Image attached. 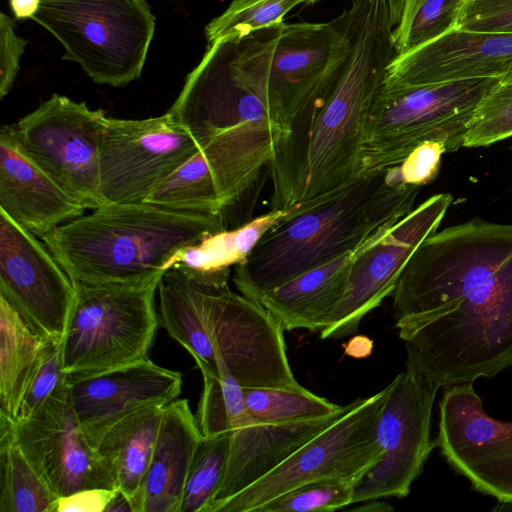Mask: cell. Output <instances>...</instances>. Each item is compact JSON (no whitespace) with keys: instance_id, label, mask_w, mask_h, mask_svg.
I'll list each match as a JSON object with an SVG mask.
<instances>
[{"instance_id":"1","label":"cell","mask_w":512,"mask_h":512,"mask_svg":"<svg viewBox=\"0 0 512 512\" xmlns=\"http://www.w3.org/2000/svg\"><path fill=\"white\" fill-rule=\"evenodd\" d=\"M407 360L439 387L512 366V224L478 217L436 231L392 293Z\"/></svg>"},{"instance_id":"2","label":"cell","mask_w":512,"mask_h":512,"mask_svg":"<svg viewBox=\"0 0 512 512\" xmlns=\"http://www.w3.org/2000/svg\"><path fill=\"white\" fill-rule=\"evenodd\" d=\"M344 40L324 76L278 140L270 209L288 210L361 175L366 119L395 56L388 0H353Z\"/></svg>"},{"instance_id":"3","label":"cell","mask_w":512,"mask_h":512,"mask_svg":"<svg viewBox=\"0 0 512 512\" xmlns=\"http://www.w3.org/2000/svg\"><path fill=\"white\" fill-rule=\"evenodd\" d=\"M419 189L398 183L390 167L296 205L234 266L233 283L242 295L258 301L398 221L413 209Z\"/></svg>"},{"instance_id":"4","label":"cell","mask_w":512,"mask_h":512,"mask_svg":"<svg viewBox=\"0 0 512 512\" xmlns=\"http://www.w3.org/2000/svg\"><path fill=\"white\" fill-rule=\"evenodd\" d=\"M223 229L229 228L221 217L110 203L41 240L72 281L142 286L159 282L179 251Z\"/></svg>"},{"instance_id":"5","label":"cell","mask_w":512,"mask_h":512,"mask_svg":"<svg viewBox=\"0 0 512 512\" xmlns=\"http://www.w3.org/2000/svg\"><path fill=\"white\" fill-rule=\"evenodd\" d=\"M484 78L419 86H387L376 92L366 119L361 175L400 165L420 144L464 147L476 109L499 82Z\"/></svg>"},{"instance_id":"6","label":"cell","mask_w":512,"mask_h":512,"mask_svg":"<svg viewBox=\"0 0 512 512\" xmlns=\"http://www.w3.org/2000/svg\"><path fill=\"white\" fill-rule=\"evenodd\" d=\"M32 20L98 84L124 86L142 73L155 31L145 0H40Z\"/></svg>"},{"instance_id":"7","label":"cell","mask_w":512,"mask_h":512,"mask_svg":"<svg viewBox=\"0 0 512 512\" xmlns=\"http://www.w3.org/2000/svg\"><path fill=\"white\" fill-rule=\"evenodd\" d=\"M62 339L66 378L84 377L148 359L159 317V282L142 286L75 282Z\"/></svg>"},{"instance_id":"8","label":"cell","mask_w":512,"mask_h":512,"mask_svg":"<svg viewBox=\"0 0 512 512\" xmlns=\"http://www.w3.org/2000/svg\"><path fill=\"white\" fill-rule=\"evenodd\" d=\"M236 40L237 66L286 133L341 50L343 15L326 23L283 22Z\"/></svg>"},{"instance_id":"9","label":"cell","mask_w":512,"mask_h":512,"mask_svg":"<svg viewBox=\"0 0 512 512\" xmlns=\"http://www.w3.org/2000/svg\"><path fill=\"white\" fill-rule=\"evenodd\" d=\"M389 384L359 398L329 426L300 446L279 466L208 512H257L272 499L303 484L328 479L360 480L382 455L376 429Z\"/></svg>"},{"instance_id":"10","label":"cell","mask_w":512,"mask_h":512,"mask_svg":"<svg viewBox=\"0 0 512 512\" xmlns=\"http://www.w3.org/2000/svg\"><path fill=\"white\" fill-rule=\"evenodd\" d=\"M197 284L218 374L241 387L303 388L288 361L284 329L270 312L228 286Z\"/></svg>"},{"instance_id":"11","label":"cell","mask_w":512,"mask_h":512,"mask_svg":"<svg viewBox=\"0 0 512 512\" xmlns=\"http://www.w3.org/2000/svg\"><path fill=\"white\" fill-rule=\"evenodd\" d=\"M108 117L53 94L11 124L22 150L86 209L103 205L99 148Z\"/></svg>"},{"instance_id":"12","label":"cell","mask_w":512,"mask_h":512,"mask_svg":"<svg viewBox=\"0 0 512 512\" xmlns=\"http://www.w3.org/2000/svg\"><path fill=\"white\" fill-rule=\"evenodd\" d=\"M440 387L413 362L389 383L376 437L383 450L355 486L352 504L404 498L436 443L431 439L434 400Z\"/></svg>"},{"instance_id":"13","label":"cell","mask_w":512,"mask_h":512,"mask_svg":"<svg viewBox=\"0 0 512 512\" xmlns=\"http://www.w3.org/2000/svg\"><path fill=\"white\" fill-rule=\"evenodd\" d=\"M451 202L449 193L431 196L356 250L345 292L320 332L321 339H339L357 332L363 317L392 295L406 263L438 230Z\"/></svg>"},{"instance_id":"14","label":"cell","mask_w":512,"mask_h":512,"mask_svg":"<svg viewBox=\"0 0 512 512\" xmlns=\"http://www.w3.org/2000/svg\"><path fill=\"white\" fill-rule=\"evenodd\" d=\"M200 149L167 112L140 120L108 118L99 148L103 203L145 202Z\"/></svg>"},{"instance_id":"15","label":"cell","mask_w":512,"mask_h":512,"mask_svg":"<svg viewBox=\"0 0 512 512\" xmlns=\"http://www.w3.org/2000/svg\"><path fill=\"white\" fill-rule=\"evenodd\" d=\"M435 443L474 489L512 508V421L490 416L473 383L444 389Z\"/></svg>"},{"instance_id":"16","label":"cell","mask_w":512,"mask_h":512,"mask_svg":"<svg viewBox=\"0 0 512 512\" xmlns=\"http://www.w3.org/2000/svg\"><path fill=\"white\" fill-rule=\"evenodd\" d=\"M236 37L209 44L167 111L204 146L215 136L245 127L278 125L236 63ZM281 127V126H280Z\"/></svg>"},{"instance_id":"17","label":"cell","mask_w":512,"mask_h":512,"mask_svg":"<svg viewBox=\"0 0 512 512\" xmlns=\"http://www.w3.org/2000/svg\"><path fill=\"white\" fill-rule=\"evenodd\" d=\"M0 295L39 335L62 341L74 304V283L45 243L2 211Z\"/></svg>"},{"instance_id":"18","label":"cell","mask_w":512,"mask_h":512,"mask_svg":"<svg viewBox=\"0 0 512 512\" xmlns=\"http://www.w3.org/2000/svg\"><path fill=\"white\" fill-rule=\"evenodd\" d=\"M13 434L57 496L86 488H115L80 426L67 380L33 414L13 421Z\"/></svg>"},{"instance_id":"19","label":"cell","mask_w":512,"mask_h":512,"mask_svg":"<svg viewBox=\"0 0 512 512\" xmlns=\"http://www.w3.org/2000/svg\"><path fill=\"white\" fill-rule=\"evenodd\" d=\"M484 78L512 81V33L454 29L395 55L384 84L419 86Z\"/></svg>"},{"instance_id":"20","label":"cell","mask_w":512,"mask_h":512,"mask_svg":"<svg viewBox=\"0 0 512 512\" xmlns=\"http://www.w3.org/2000/svg\"><path fill=\"white\" fill-rule=\"evenodd\" d=\"M80 426L96 450L106 432L126 416L180 395L182 375L149 358L95 375L66 378Z\"/></svg>"},{"instance_id":"21","label":"cell","mask_w":512,"mask_h":512,"mask_svg":"<svg viewBox=\"0 0 512 512\" xmlns=\"http://www.w3.org/2000/svg\"><path fill=\"white\" fill-rule=\"evenodd\" d=\"M86 208L20 147L11 125L0 131V211L42 239Z\"/></svg>"},{"instance_id":"22","label":"cell","mask_w":512,"mask_h":512,"mask_svg":"<svg viewBox=\"0 0 512 512\" xmlns=\"http://www.w3.org/2000/svg\"><path fill=\"white\" fill-rule=\"evenodd\" d=\"M345 408L346 405L340 412L329 416L283 424L257 423L249 417L246 409L234 423L224 478L205 512L279 466L336 420Z\"/></svg>"},{"instance_id":"23","label":"cell","mask_w":512,"mask_h":512,"mask_svg":"<svg viewBox=\"0 0 512 512\" xmlns=\"http://www.w3.org/2000/svg\"><path fill=\"white\" fill-rule=\"evenodd\" d=\"M203 435L187 399L163 408L135 512H180L188 473Z\"/></svg>"},{"instance_id":"24","label":"cell","mask_w":512,"mask_h":512,"mask_svg":"<svg viewBox=\"0 0 512 512\" xmlns=\"http://www.w3.org/2000/svg\"><path fill=\"white\" fill-rule=\"evenodd\" d=\"M356 250L268 291L257 302L284 330L306 329L320 333L345 292Z\"/></svg>"},{"instance_id":"25","label":"cell","mask_w":512,"mask_h":512,"mask_svg":"<svg viewBox=\"0 0 512 512\" xmlns=\"http://www.w3.org/2000/svg\"><path fill=\"white\" fill-rule=\"evenodd\" d=\"M163 408V405H151L126 416L106 432L96 448L114 487L129 499L133 512L154 450Z\"/></svg>"},{"instance_id":"26","label":"cell","mask_w":512,"mask_h":512,"mask_svg":"<svg viewBox=\"0 0 512 512\" xmlns=\"http://www.w3.org/2000/svg\"><path fill=\"white\" fill-rule=\"evenodd\" d=\"M291 210L270 209L239 227L208 233L179 251L171 268L204 285L228 286L231 268L244 261L264 233Z\"/></svg>"},{"instance_id":"27","label":"cell","mask_w":512,"mask_h":512,"mask_svg":"<svg viewBox=\"0 0 512 512\" xmlns=\"http://www.w3.org/2000/svg\"><path fill=\"white\" fill-rule=\"evenodd\" d=\"M160 323L194 358L200 371L218 374L217 360L200 305L198 284L176 268L168 269L157 287Z\"/></svg>"},{"instance_id":"28","label":"cell","mask_w":512,"mask_h":512,"mask_svg":"<svg viewBox=\"0 0 512 512\" xmlns=\"http://www.w3.org/2000/svg\"><path fill=\"white\" fill-rule=\"evenodd\" d=\"M46 340L0 295V414L12 421L17 417Z\"/></svg>"},{"instance_id":"29","label":"cell","mask_w":512,"mask_h":512,"mask_svg":"<svg viewBox=\"0 0 512 512\" xmlns=\"http://www.w3.org/2000/svg\"><path fill=\"white\" fill-rule=\"evenodd\" d=\"M0 512H56L57 496L20 449L13 421L0 414Z\"/></svg>"},{"instance_id":"30","label":"cell","mask_w":512,"mask_h":512,"mask_svg":"<svg viewBox=\"0 0 512 512\" xmlns=\"http://www.w3.org/2000/svg\"><path fill=\"white\" fill-rule=\"evenodd\" d=\"M145 203L173 211L221 217L227 224L218 187L202 149L177 168Z\"/></svg>"},{"instance_id":"31","label":"cell","mask_w":512,"mask_h":512,"mask_svg":"<svg viewBox=\"0 0 512 512\" xmlns=\"http://www.w3.org/2000/svg\"><path fill=\"white\" fill-rule=\"evenodd\" d=\"M249 417L264 424H283L329 416L344 406L330 402L306 388L298 390L243 387Z\"/></svg>"},{"instance_id":"32","label":"cell","mask_w":512,"mask_h":512,"mask_svg":"<svg viewBox=\"0 0 512 512\" xmlns=\"http://www.w3.org/2000/svg\"><path fill=\"white\" fill-rule=\"evenodd\" d=\"M467 0H405L392 31L395 55L408 53L459 28Z\"/></svg>"},{"instance_id":"33","label":"cell","mask_w":512,"mask_h":512,"mask_svg":"<svg viewBox=\"0 0 512 512\" xmlns=\"http://www.w3.org/2000/svg\"><path fill=\"white\" fill-rule=\"evenodd\" d=\"M231 432L203 437L185 484L180 512H205L224 478Z\"/></svg>"},{"instance_id":"34","label":"cell","mask_w":512,"mask_h":512,"mask_svg":"<svg viewBox=\"0 0 512 512\" xmlns=\"http://www.w3.org/2000/svg\"><path fill=\"white\" fill-rule=\"evenodd\" d=\"M319 0H232L227 9L205 27L209 44L227 36L244 37L284 22V16L302 4Z\"/></svg>"},{"instance_id":"35","label":"cell","mask_w":512,"mask_h":512,"mask_svg":"<svg viewBox=\"0 0 512 512\" xmlns=\"http://www.w3.org/2000/svg\"><path fill=\"white\" fill-rule=\"evenodd\" d=\"M203 389L195 414L203 437L231 432L245 410L243 387L232 378L202 370Z\"/></svg>"},{"instance_id":"36","label":"cell","mask_w":512,"mask_h":512,"mask_svg":"<svg viewBox=\"0 0 512 512\" xmlns=\"http://www.w3.org/2000/svg\"><path fill=\"white\" fill-rule=\"evenodd\" d=\"M359 480H318L296 487L261 506L257 512H331L352 504Z\"/></svg>"},{"instance_id":"37","label":"cell","mask_w":512,"mask_h":512,"mask_svg":"<svg viewBox=\"0 0 512 512\" xmlns=\"http://www.w3.org/2000/svg\"><path fill=\"white\" fill-rule=\"evenodd\" d=\"M509 137H512V81H499L478 105L464 147H484Z\"/></svg>"},{"instance_id":"38","label":"cell","mask_w":512,"mask_h":512,"mask_svg":"<svg viewBox=\"0 0 512 512\" xmlns=\"http://www.w3.org/2000/svg\"><path fill=\"white\" fill-rule=\"evenodd\" d=\"M65 382L66 375L63 373L62 365V341L47 339L14 421L25 419L33 414Z\"/></svg>"},{"instance_id":"39","label":"cell","mask_w":512,"mask_h":512,"mask_svg":"<svg viewBox=\"0 0 512 512\" xmlns=\"http://www.w3.org/2000/svg\"><path fill=\"white\" fill-rule=\"evenodd\" d=\"M446 152L444 143L439 141L420 144L400 165L394 166L397 182L419 187L430 183L438 175L441 157Z\"/></svg>"},{"instance_id":"40","label":"cell","mask_w":512,"mask_h":512,"mask_svg":"<svg viewBox=\"0 0 512 512\" xmlns=\"http://www.w3.org/2000/svg\"><path fill=\"white\" fill-rule=\"evenodd\" d=\"M459 28L512 33V0H467Z\"/></svg>"},{"instance_id":"41","label":"cell","mask_w":512,"mask_h":512,"mask_svg":"<svg viewBox=\"0 0 512 512\" xmlns=\"http://www.w3.org/2000/svg\"><path fill=\"white\" fill-rule=\"evenodd\" d=\"M27 41L15 32L14 20L0 14V98L9 93L20 69Z\"/></svg>"},{"instance_id":"42","label":"cell","mask_w":512,"mask_h":512,"mask_svg":"<svg viewBox=\"0 0 512 512\" xmlns=\"http://www.w3.org/2000/svg\"><path fill=\"white\" fill-rule=\"evenodd\" d=\"M116 488H86L59 497L56 512H105L116 495Z\"/></svg>"},{"instance_id":"43","label":"cell","mask_w":512,"mask_h":512,"mask_svg":"<svg viewBox=\"0 0 512 512\" xmlns=\"http://www.w3.org/2000/svg\"><path fill=\"white\" fill-rule=\"evenodd\" d=\"M345 347V353L353 358H365L373 349V342L366 336L358 335L351 338Z\"/></svg>"},{"instance_id":"44","label":"cell","mask_w":512,"mask_h":512,"mask_svg":"<svg viewBox=\"0 0 512 512\" xmlns=\"http://www.w3.org/2000/svg\"><path fill=\"white\" fill-rule=\"evenodd\" d=\"M9 5L16 19H32L39 8L40 0H9Z\"/></svg>"},{"instance_id":"45","label":"cell","mask_w":512,"mask_h":512,"mask_svg":"<svg viewBox=\"0 0 512 512\" xmlns=\"http://www.w3.org/2000/svg\"><path fill=\"white\" fill-rule=\"evenodd\" d=\"M105 512H133V508L129 499L118 490Z\"/></svg>"},{"instance_id":"46","label":"cell","mask_w":512,"mask_h":512,"mask_svg":"<svg viewBox=\"0 0 512 512\" xmlns=\"http://www.w3.org/2000/svg\"><path fill=\"white\" fill-rule=\"evenodd\" d=\"M358 504H360V505L353 508L354 511L385 512V511L393 510V508L389 504L380 501V499L368 500V501L360 502Z\"/></svg>"},{"instance_id":"47","label":"cell","mask_w":512,"mask_h":512,"mask_svg":"<svg viewBox=\"0 0 512 512\" xmlns=\"http://www.w3.org/2000/svg\"><path fill=\"white\" fill-rule=\"evenodd\" d=\"M404 2L405 0H388L391 22L393 26L397 25L400 20Z\"/></svg>"}]
</instances>
